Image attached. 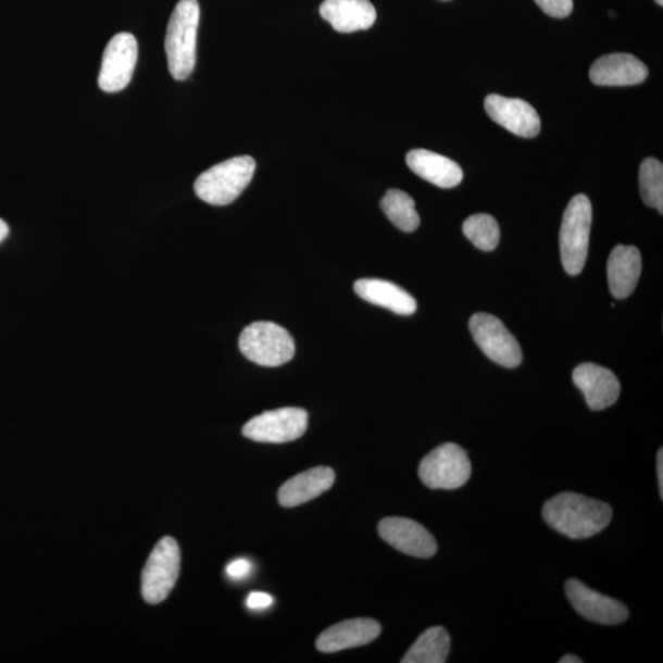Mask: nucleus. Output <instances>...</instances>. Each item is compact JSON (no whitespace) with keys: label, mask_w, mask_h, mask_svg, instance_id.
<instances>
[{"label":"nucleus","mask_w":663,"mask_h":663,"mask_svg":"<svg viewBox=\"0 0 663 663\" xmlns=\"http://www.w3.org/2000/svg\"><path fill=\"white\" fill-rule=\"evenodd\" d=\"M565 592L577 613L591 622L617 625L629 617L628 609L622 602L590 589L579 580H567Z\"/></svg>","instance_id":"obj_12"},{"label":"nucleus","mask_w":663,"mask_h":663,"mask_svg":"<svg viewBox=\"0 0 663 663\" xmlns=\"http://www.w3.org/2000/svg\"><path fill=\"white\" fill-rule=\"evenodd\" d=\"M542 515L559 534L586 539L599 535L611 524L612 508L603 501L566 491L549 499Z\"/></svg>","instance_id":"obj_1"},{"label":"nucleus","mask_w":663,"mask_h":663,"mask_svg":"<svg viewBox=\"0 0 663 663\" xmlns=\"http://www.w3.org/2000/svg\"><path fill=\"white\" fill-rule=\"evenodd\" d=\"M201 9L197 0H179L167 25L165 51L173 78H189L196 66L197 33Z\"/></svg>","instance_id":"obj_2"},{"label":"nucleus","mask_w":663,"mask_h":663,"mask_svg":"<svg viewBox=\"0 0 663 663\" xmlns=\"http://www.w3.org/2000/svg\"><path fill=\"white\" fill-rule=\"evenodd\" d=\"M592 205L589 197L576 195L564 212L559 245L564 270L577 276L585 267L589 253Z\"/></svg>","instance_id":"obj_4"},{"label":"nucleus","mask_w":663,"mask_h":663,"mask_svg":"<svg viewBox=\"0 0 663 663\" xmlns=\"http://www.w3.org/2000/svg\"><path fill=\"white\" fill-rule=\"evenodd\" d=\"M641 273V253L636 246H615L609 264V284L612 296L625 299L636 290Z\"/></svg>","instance_id":"obj_20"},{"label":"nucleus","mask_w":663,"mask_h":663,"mask_svg":"<svg viewBox=\"0 0 663 663\" xmlns=\"http://www.w3.org/2000/svg\"><path fill=\"white\" fill-rule=\"evenodd\" d=\"M535 2L547 15L558 18L570 16L574 9L573 0H535Z\"/></svg>","instance_id":"obj_26"},{"label":"nucleus","mask_w":663,"mask_h":663,"mask_svg":"<svg viewBox=\"0 0 663 663\" xmlns=\"http://www.w3.org/2000/svg\"><path fill=\"white\" fill-rule=\"evenodd\" d=\"M138 60V42L129 33L113 36L102 55L99 87L105 92H118L128 87Z\"/></svg>","instance_id":"obj_10"},{"label":"nucleus","mask_w":663,"mask_h":663,"mask_svg":"<svg viewBox=\"0 0 663 663\" xmlns=\"http://www.w3.org/2000/svg\"><path fill=\"white\" fill-rule=\"evenodd\" d=\"M381 634V625L371 618H356L332 625L321 634L316 648L321 652L334 653L367 646Z\"/></svg>","instance_id":"obj_16"},{"label":"nucleus","mask_w":663,"mask_h":663,"mask_svg":"<svg viewBox=\"0 0 663 663\" xmlns=\"http://www.w3.org/2000/svg\"><path fill=\"white\" fill-rule=\"evenodd\" d=\"M451 648L449 633L442 627L426 629L406 651L402 663H443Z\"/></svg>","instance_id":"obj_22"},{"label":"nucleus","mask_w":663,"mask_h":663,"mask_svg":"<svg viewBox=\"0 0 663 663\" xmlns=\"http://www.w3.org/2000/svg\"><path fill=\"white\" fill-rule=\"evenodd\" d=\"M381 208L388 220L404 233H413L418 229L421 216L415 211L414 199L401 191L390 189L381 201Z\"/></svg>","instance_id":"obj_23"},{"label":"nucleus","mask_w":663,"mask_h":663,"mask_svg":"<svg viewBox=\"0 0 663 663\" xmlns=\"http://www.w3.org/2000/svg\"><path fill=\"white\" fill-rule=\"evenodd\" d=\"M182 567V553L173 537H165L150 553L141 574V595L150 604L166 600L174 589Z\"/></svg>","instance_id":"obj_7"},{"label":"nucleus","mask_w":663,"mask_h":663,"mask_svg":"<svg viewBox=\"0 0 663 663\" xmlns=\"http://www.w3.org/2000/svg\"><path fill=\"white\" fill-rule=\"evenodd\" d=\"M406 165L425 182L441 188L459 186L463 179L462 168L453 160L425 149L411 150Z\"/></svg>","instance_id":"obj_19"},{"label":"nucleus","mask_w":663,"mask_h":663,"mask_svg":"<svg viewBox=\"0 0 663 663\" xmlns=\"http://www.w3.org/2000/svg\"><path fill=\"white\" fill-rule=\"evenodd\" d=\"M472 466L468 454L459 445H440L422 460L420 478L430 489L454 490L470 480Z\"/></svg>","instance_id":"obj_6"},{"label":"nucleus","mask_w":663,"mask_h":663,"mask_svg":"<svg viewBox=\"0 0 663 663\" xmlns=\"http://www.w3.org/2000/svg\"><path fill=\"white\" fill-rule=\"evenodd\" d=\"M308 424L305 410L289 406L254 416L246 423L242 434L255 442L284 443L300 439L307 433Z\"/></svg>","instance_id":"obj_9"},{"label":"nucleus","mask_w":663,"mask_h":663,"mask_svg":"<svg viewBox=\"0 0 663 663\" xmlns=\"http://www.w3.org/2000/svg\"><path fill=\"white\" fill-rule=\"evenodd\" d=\"M335 471L329 467H316L292 477L284 483L278 492V500L284 508H296L324 495L335 485Z\"/></svg>","instance_id":"obj_18"},{"label":"nucleus","mask_w":663,"mask_h":663,"mask_svg":"<svg viewBox=\"0 0 663 663\" xmlns=\"http://www.w3.org/2000/svg\"><path fill=\"white\" fill-rule=\"evenodd\" d=\"M254 172L255 161L249 155L223 161L199 175L195 183V192L208 204H230L250 185Z\"/></svg>","instance_id":"obj_3"},{"label":"nucleus","mask_w":663,"mask_h":663,"mask_svg":"<svg viewBox=\"0 0 663 663\" xmlns=\"http://www.w3.org/2000/svg\"><path fill=\"white\" fill-rule=\"evenodd\" d=\"M559 662H561V663H583V660L580 658H577L574 655H565L564 658L559 660Z\"/></svg>","instance_id":"obj_31"},{"label":"nucleus","mask_w":663,"mask_h":663,"mask_svg":"<svg viewBox=\"0 0 663 663\" xmlns=\"http://www.w3.org/2000/svg\"><path fill=\"white\" fill-rule=\"evenodd\" d=\"M658 479L660 488V497L663 499V450L660 449L658 453Z\"/></svg>","instance_id":"obj_29"},{"label":"nucleus","mask_w":663,"mask_h":663,"mask_svg":"<svg viewBox=\"0 0 663 663\" xmlns=\"http://www.w3.org/2000/svg\"><path fill=\"white\" fill-rule=\"evenodd\" d=\"M463 234L481 251L497 249L500 240V229L495 216L489 214H476L463 223Z\"/></svg>","instance_id":"obj_25"},{"label":"nucleus","mask_w":663,"mask_h":663,"mask_svg":"<svg viewBox=\"0 0 663 663\" xmlns=\"http://www.w3.org/2000/svg\"><path fill=\"white\" fill-rule=\"evenodd\" d=\"M252 570L253 565L248 559H236V561L226 566V574L233 580H242L251 574Z\"/></svg>","instance_id":"obj_27"},{"label":"nucleus","mask_w":663,"mask_h":663,"mask_svg":"<svg viewBox=\"0 0 663 663\" xmlns=\"http://www.w3.org/2000/svg\"><path fill=\"white\" fill-rule=\"evenodd\" d=\"M378 535L397 551L415 558H431L438 551L437 541L428 529L404 517H386L378 524Z\"/></svg>","instance_id":"obj_11"},{"label":"nucleus","mask_w":663,"mask_h":663,"mask_svg":"<svg viewBox=\"0 0 663 663\" xmlns=\"http://www.w3.org/2000/svg\"><path fill=\"white\" fill-rule=\"evenodd\" d=\"M573 380L580 388L587 405L592 411L609 409L618 401L621 384L617 376L609 368L585 363L575 368Z\"/></svg>","instance_id":"obj_14"},{"label":"nucleus","mask_w":663,"mask_h":663,"mask_svg":"<svg viewBox=\"0 0 663 663\" xmlns=\"http://www.w3.org/2000/svg\"><path fill=\"white\" fill-rule=\"evenodd\" d=\"M470 329L476 343L492 362L509 368L523 362L517 339L496 316L478 312L470 321Z\"/></svg>","instance_id":"obj_8"},{"label":"nucleus","mask_w":663,"mask_h":663,"mask_svg":"<svg viewBox=\"0 0 663 663\" xmlns=\"http://www.w3.org/2000/svg\"><path fill=\"white\" fill-rule=\"evenodd\" d=\"M640 193L643 203L663 213V166L659 160L648 158L639 170Z\"/></svg>","instance_id":"obj_24"},{"label":"nucleus","mask_w":663,"mask_h":663,"mask_svg":"<svg viewBox=\"0 0 663 663\" xmlns=\"http://www.w3.org/2000/svg\"><path fill=\"white\" fill-rule=\"evenodd\" d=\"M241 353L261 366H280L296 355V342L289 332L274 322H253L242 330Z\"/></svg>","instance_id":"obj_5"},{"label":"nucleus","mask_w":663,"mask_h":663,"mask_svg":"<svg viewBox=\"0 0 663 663\" xmlns=\"http://www.w3.org/2000/svg\"><path fill=\"white\" fill-rule=\"evenodd\" d=\"M320 13L336 32L342 34L367 30L377 16L375 7L368 0H325Z\"/></svg>","instance_id":"obj_17"},{"label":"nucleus","mask_w":663,"mask_h":663,"mask_svg":"<svg viewBox=\"0 0 663 663\" xmlns=\"http://www.w3.org/2000/svg\"><path fill=\"white\" fill-rule=\"evenodd\" d=\"M648 75V66L629 53L605 54L590 70L591 82L600 87H631L646 82Z\"/></svg>","instance_id":"obj_15"},{"label":"nucleus","mask_w":663,"mask_h":663,"mask_svg":"<svg viewBox=\"0 0 663 663\" xmlns=\"http://www.w3.org/2000/svg\"><path fill=\"white\" fill-rule=\"evenodd\" d=\"M488 116L515 136L534 138L541 130V118L528 102L491 93L485 101Z\"/></svg>","instance_id":"obj_13"},{"label":"nucleus","mask_w":663,"mask_h":663,"mask_svg":"<svg viewBox=\"0 0 663 663\" xmlns=\"http://www.w3.org/2000/svg\"><path fill=\"white\" fill-rule=\"evenodd\" d=\"M655 2H656V3H658L660 7H662V5H663V0H655Z\"/></svg>","instance_id":"obj_32"},{"label":"nucleus","mask_w":663,"mask_h":663,"mask_svg":"<svg viewBox=\"0 0 663 663\" xmlns=\"http://www.w3.org/2000/svg\"><path fill=\"white\" fill-rule=\"evenodd\" d=\"M8 234H9V227H8L7 223L3 220H0V242L4 241L7 239Z\"/></svg>","instance_id":"obj_30"},{"label":"nucleus","mask_w":663,"mask_h":663,"mask_svg":"<svg viewBox=\"0 0 663 663\" xmlns=\"http://www.w3.org/2000/svg\"><path fill=\"white\" fill-rule=\"evenodd\" d=\"M358 296L373 305L381 307L397 315L410 316L416 311V301L401 287L383 279H359L354 284Z\"/></svg>","instance_id":"obj_21"},{"label":"nucleus","mask_w":663,"mask_h":663,"mask_svg":"<svg viewBox=\"0 0 663 663\" xmlns=\"http://www.w3.org/2000/svg\"><path fill=\"white\" fill-rule=\"evenodd\" d=\"M246 603H248L250 610H265L273 604V597L264 592H252Z\"/></svg>","instance_id":"obj_28"}]
</instances>
